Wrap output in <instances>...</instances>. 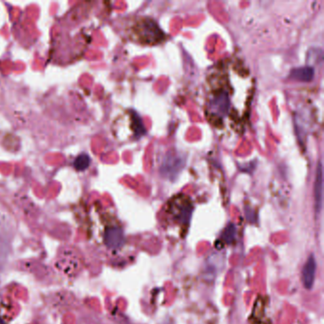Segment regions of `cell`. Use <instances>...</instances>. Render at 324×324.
Returning a JSON list of instances; mask_svg holds the SVG:
<instances>
[{
	"instance_id": "9",
	"label": "cell",
	"mask_w": 324,
	"mask_h": 324,
	"mask_svg": "<svg viewBox=\"0 0 324 324\" xmlns=\"http://www.w3.org/2000/svg\"><path fill=\"white\" fill-rule=\"evenodd\" d=\"M181 159L179 157H175L174 155H170V158L167 156L165 161H164V165H163V170H164V174L166 176H169L170 175V170H171V167H174V170H176L177 172L179 173L180 171V168L182 167L181 166Z\"/></svg>"
},
{
	"instance_id": "5",
	"label": "cell",
	"mask_w": 324,
	"mask_h": 324,
	"mask_svg": "<svg viewBox=\"0 0 324 324\" xmlns=\"http://www.w3.org/2000/svg\"><path fill=\"white\" fill-rule=\"evenodd\" d=\"M323 178H322V165L318 163L316 172L314 196H315V211L318 214L322 208V198H323Z\"/></svg>"
},
{
	"instance_id": "3",
	"label": "cell",
	"mask_w": 324,
	"mask_h": 324,
	"mask_svg": "<svg viewBox=\"0 0 324 324\" xmlns=\"http://www.w3.org/2000/svg\"><path fill=\"white\" fill-rule=\"evenodd\" d=\"M230 100L225 89L218 88L210 95L209 108L213 114L218 116H224L229 110Z\"/></svg>"
},
{
	"instance_id": "2",
	"label": "cell",
	"mask_w": 324,
	"mask_h": 324,
	"mask_svg": "<svg viewBox=\"0 0 324 324\" xmlns=\"http://www.w3.org/2000/svg\"><path fill=\"white\" fill-rule=\"evenodd\" d=\"M55 265L61 272L66 275H72L79 269L80 262L78 256L73 249L67 248L62 251V253L59 255Z\"/></svg>"
},
{
	"instance_id": "10",
	"label": "cell",
	"mask_w": 324,
	"mask_h": 324,
	"mask_svg": "<svg viewBox=\"0 0 324 324\" xmlns=\"http://www.w3.org/2000/svg\"><path fill=\"white\" fill-rule=\"evenodd\" d=\"M90 165V158L88 154L82 153L74 160V167L77 171L87 170Z\"/></svg>"
},
{
	"instance_id": "7",
	"label": "cell",
	"mask_w": 324,
	"mask_h": 324,
	"mask_svg": "<svg viewBox=\"0 0 324 324\" xmlns=\"http://www.w3.org/2000/svg\"><path fill=\"white\" fill-rule=\"evenodd\" d=\"M105 243L111 248H118L124 243L122 230L118 228L107 229L105 234Z\"/></svg>"
},
{
	"instance_id": "11",
	"label": "cell",
	"mask_w": 324,
	"mask_h": 324,
	"mask_svg": "<svg viewBox=\"0 0 324 324\" xmlns=\"http://www.w3.org/2000/svg\"><path fill=\"white\" fill-rule=\"evenodd\" d=\"M133 122L134 124V133L136 136H141L145 133V127H144V124H143V121L138 115L137 113H133Z\"/></svg>"
},
{
	"instance_id": "8",
	"label": "cell",
	"mask_w": 324,
	"mask_h": 324,
	"mask_svg": "<svg viewBox=\"0 0 324 324\" xmlns=\"http://www.w3.org/2000/svg\"><path fill=\"white\" fill-rule=\"evenodd\" d=\"M315 76V70L312 67L305 66L297 68L291 71L290 77L297 81L310 82Z\"/></svg>"
},
{
	"instance_id": "4",
	"label": "cell",
	"mask_w": 324,
	"mask_h": 324,
	"mask_svg": "<svg viewBox=\"0 0 324 324\" xmlns=\"http://www.w3.org/2000/svg\"><path fill=\"white\" fill-rule=\"evenodd\" d=\"M170 209L177 219H179L182 222L186 223L189 221V219L191 217L193 207L188 198L184 196H178L171 200Z\"/></svg>"
},
{
	"instance_id": "1",
	"label": "cell",
	"mask_w": 324,
	"mask_h": 324,
	"mask_svg": "<svg viewBox=\"0 0 324 324\" xmlns=\"http://www.w3.org/2000/svg\"><path fill=\"white\" fill-rule=\"evenodd\" d=\"M133 33L134 37L143 44H157L166 37L157 22L149 17L139 19L133 27Z\"/></svg>"
},
{
	"instance_id": "6",
	"label": "cell",
	"mask_w": 324,
	"mask_h": 324,
	"mask_svg": "<svg viewBox=\"0 0 324 324\" xmlns=\"http://www.w3.org/2000/svg\"><path fill=\"white\" fill-rule=\"evenodd\" d=\"M316 269H317L316 260L313 255H311L309 258H307V262L302 269V282L306 289H311L314 284L315 277H316Z\"/></svg>"
},
{
	"instance_id": "12",
	"label": "cell",
	"mask_w": 324,
	"mask_h": 324,
	"mask_svg": "<svg viewBox=\"0 0 324 324\" xmlns=\"http://www.w3.org/2000/svg\"><path fill=\"white\" fill-rule=\"evenodd\" d=\"M236 228L234 224L230 223L229 225L226 226V229L223 231V235L222 238L224 240V242L226 243H231L233 242L234 238H235Z\"/></svg>"
}]
</instances>
